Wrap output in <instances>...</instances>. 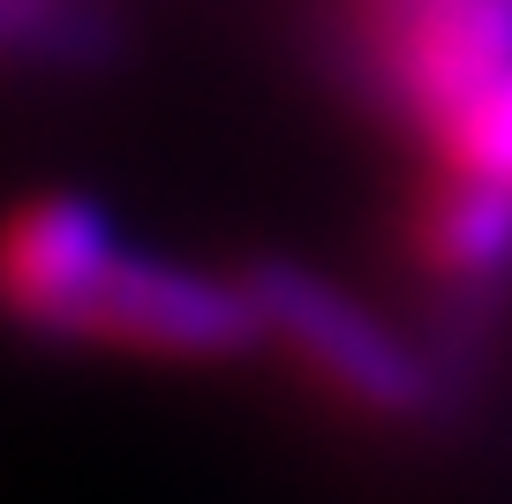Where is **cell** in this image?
<instances>
[{
  "mask_svg": "<svg viewBox=\"0 0 512 504\" xmlns=\"http://www.w3.org/2000/svg\"><path fill=\"white\" fill-rule=\"evenodd\" d=\"M249 294L264 309V339L302 362V377H317L339 407L369 414V422H422L437 399V377L407 339L377 324L362 301H347L332 279L302 264H256Z\"/></svg>",
  "mask_w": 512,
  "mask_h": 504,
  "instance_id": "1",
  "label": "cell"
},
{
  "mask_svg": "<svg viewBox=\"0 0 512 504\" xmlns=\"http://www.w3.org/2000/svg\"><path fill=\"white\" fill-rule=\"evenodd\" d=\"M369 76L422 136L512 76V0H369Z\"/></svg>",
  "mask_w": 512,
  "mask_h": 504,
  "instance_id": "2",
  "label": "cell"
},
{
  "mask_svg": "<svg viewBox=\"0 0 512 504\" xmlns=\"http://www.w3.org/2000/svg\"><path fill=\"white\" fill-rule=\"evenodd\" d=\"M68 339H98L121 354H151V362H226L249 339H264V309L249 279H211V271L151 264L121 249Z\"/></svg>",
  "mask_w": 512,
  "mask_h": 504,
  "instance_id": "3",
  "label": "cell"
},
{
  "mask_svg": "<svg viewBox=\"0 0 512 504\" xmlns=\"http://www.w3.org/2000/svg\"><path fill=\"white\" fill-rule=\"evenodd\" d=\"M121 241H113L106 211L83 196H38L8 226V309L31 331H76L91 286L113 271Z\"/></svg>",
  "mask_w": 512,
  "mask_h": 504,
  "instance_id": "4",
  "label": "cell"
},
{
  "mask_svg": "<svg viewBox=\"0 0 512 504\" xmlns=\"http://www.w3.org/2000/svg\"><path fill=\"white\" fill-rule=\"evenodd\" d=\"M407 256L445 286H490L497 271H512V189L437 166L407 211Z\"/></svg>",
  "mask_w": 512,
  "mask_h": 504,
  "instance_id": "5",
  "label": "cell"
},
{
  "mask_svg": "<svg viewBox=\"0 0 512 504\" xmlns=\"http://www.w3.org/2000/svg\"><path fill=\"white\" fill-rule=\"evenodd\" d=\"M437 166L452 174H475V181H497L512 189V76H497L490 91H475L445 128L430 136Z\"/></svg>",
  "mask_w": 512,
  "mask_h": 504,
  "instance_id": "6",
  "label": "cell"
}]
</instances>
